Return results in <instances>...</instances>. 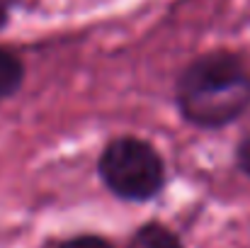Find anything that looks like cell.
Listing matches in <instances>:
<instances>
[{
    "label": "cell",
    "mask_w": 250,
    "mask_h": 248,
    "mask_svg": "<svg viewBox=\"0 0 250 248\" xmlns=\"http://www.w3.org/2000/svg\"><path fill=\"white\" fill-rule=\"evenodd\" d=\"M238 165H241V170L246 173V175H250V132L248 136L241 141V146H238Z\"/></svg>",
    "instance_id": "cell-6"
},
{
    "label": "cell",
    "mask_w": 250,
    "mask_h": 248,
    "mask_svg": "<svg viewBox=\"0 0 250 248\" xmlns=\"http://www.w3.org/2000/svg\"><path fill=\"white\" fill-rule=\"evenodd\" d=\"M7 22V7H5V2L0 0V27Z\"/></svg>",
    "instance_id": "cell-7"
},
{
    "label": "cell",
    "mask_w": 250,
    "mask_h": 248,
    "mask_svg": "<svg viewBox=\"0 0 250 248\" xmlns=\"http://www.w3.org/2000/svg\"><path fill=\"white\" fill-rule=\"evenodd\" d=\"M61 248H114V246L109 241L100 239V236H78V239L66 241Z\"/></svg>",
    "instance_id": "cell-5"
},
{
    "label": "cell",
    "mask_w": 250,
    "mask_h": 248,
    "mask_svg": "<svg viewBox=\"0 0 250 248\" xmlns=\"http://www.w3.org/2000/svg\"><path fill=\"white\" fill-rule=\"evenodd\" d=\"M250 102V73L231 51H211L192 61L177 81V105L187 122L224 127Z\"/></svg>",
    "instance_id": "cell-1"
},
{
    "label": "cell",
    "mask_w": 250,
    "mask_h": 248,
    "mask_svg": "<svg viewBox=\"0 0 250 248\" xmlns=\"http://www.w3.org/2000/svg\"><path fill=\"white\" fill-rule=\"evenodd\" d=\"M129 248H182L177 236L161 226V224H146L144 229H139L131 239V246Z\"/></svg>",
    "instance_id": "cell-4"
},
{
    "label": "cell",
    "mask_w": 250,
    "mask_h": 248,
    "mask_svg": "<svg viewBox=\"0 0 250 248\" xmlns=\"http://www.w3.org/2000/svg\"><path fill=\"white\" fill-rule=\"evenodd\" d=\"M100 175L117 197L144 202L163 187L166 168L151 144L134 136H122L102 151Z\"/></svg>",
    "instance_id": "cell-2"
},
{
    "label": "cell",
    "mask_w": 250,
    "mask_h": 248,
    "mask_svg": "<svg viewBox=\"0 0 250 248\" xmlns=\"http://www.w3.org/2000/svg\"><path fill=\"white\" fill-rule=\"evenodd\" d=\"M22 81H24L22 61H20L12 51L0 49V100H5V97H10L12 92H17Z\"/></svg>",
    "instance_id": "cell-3"
}]
</instances>
